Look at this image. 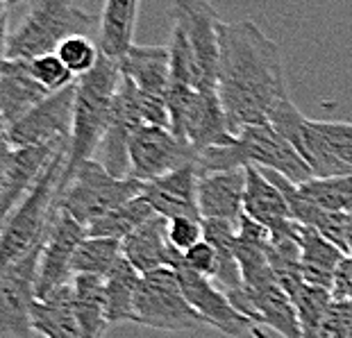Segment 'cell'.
I'll use <instances>...</instances> for the list:
<instances>
[{"mask_svg": "<svg viewBox=\"0 0 352 338\" xmlns=\"http://www.w3.org/2000/svg\"><path fill=\"white\" fill-rule=\"evenodd\" d=\"M216 93L232 134L268 123L277 104L289 100L282 50L254 21L221 23Z\"/></svg>", "mask_w": 352, "mask_h": 338, "instance_id": "obj_1", "label": "cell"}, {"mask_svg": "<svg viewBox=\"0 0 352 338\" xmlns=\"http://www.w3.org/2000/svg\"><path fill=\"white\" fill-rule=\"evenodd\" d=\"M166 225V218L155 216L121 241L123 259L137 273L146 275L157 268H175L182 261V254L168 243Z\"/></svg>", "mask_w": 352, "mask_h": 338, "instance_id": "obj_19", "label": "cell"}, {"mask_svg": "<svg viewBox=\"0 0 352 338\" xmlns=\"http://www.w3.org/2000/svg\"><path fill=\"white\" fill-rule=\"evenodd\" d=\"M41 245L0 277V338H36L32 309L36 302Z\"/></svg>", "mask_w": 352, "mask_h": 338, "instance_id": "obj_12", "label": "cell"}, {"mask_svg": "<svg viewBox=\"0 0 352 338\" xmlns=\"http://www.w3.org/2000/svg\"><path fill=\"white\" fill-rule=\"evenodd\" d=\"M98 21L78 0H32L25 19L10 32L5 59H34L55 52L69 36H91Z\"/></svg>", "mask_w": 352, "mask_h": 338, "instance_id": "obj_5", "label": "cell"}, {"mask_svg": "<svg viewBox=\"0 0 352 338\" xmlns=\"http://www.w3.org/2000/svg\"><path fill=\"white\" fill-rule=\"evenodd\" d=\"M243 214L268 229L271 238L300 236L302 225L291 218L289 202L282 189L264 170L245 168V193H243Z\"/></svg>", "mask_w": 352, "mask_h": 338, "instance_id": "obj_17", "label": "cell"}, {"mask_svg": "<svg viewBox=\"0 0 352 338\" xmlns=\"http://www.w3.org/2000/svg\"><path fill=\"white\" fill-rule=\"evenodd\" d=\"M166 234L168 243L175 247L179 254H184L189 247L200 243L205 238V229H202V218H189V216H179V218H166Z\"/></svg>", "mask_w": 352, "mask_h": 338, "instance_id": "obj_36", "label": "cell"}, {"mask_svg": "<svg viewBox=\"0 0 352 338\" xmlns=\"http://www.w3.org/2000/svg\"><path fill=\"white\" fill-rule=\"evenodd\" d=\"M175 270H177L179 284H182L186 300H189L193 311L200 315L207 327H214L216 332H221L223 336H230V338H245V336L268 338L264 327H259L248 315H243L239 311L236 306L230 302V297L216 286L212 280L196 275L193 270H189L182 264H177Z\"/></svg>", "mask_w": 352, "mask_h": 338, "instance_id": "obj_10", "label": "cell"}, {"mask_svg": "<svg viewBox=\"0 0 352 338\" xmlns=\"http://www.w3.org/2000/svg\"><path fill=\"white\" fill-rule=\"evenodd\" d=\"M166 107L168 130L186 141L196 153L212 146L230 144L234 139L216 91H198L193 87H168Z\"/></svg>", "mask_w": 352, "mask_h": 338, "instance_id": "obj_7", "label": "cell"}, {"mask_svg": "<svg viewBox=\"0 0 352 338\" xmlns=\"http://www.w3.org/2000/svg\"><path fill=\"white\" fill-rule=\"evenodd\" d=\"M66 146H69V139L50 141V144L43 146L14 148L10 166H7L3 182H0V227L5 225L14 209L19 207V202L39 182L43 170L50 166V161Z\"/></svg>", "mask_w": 352, "mask_h": 338, "instance_id": "obj_18", "label": "cell"}, {"mask_svg": "<svg viewBox=\"0 0 352 338\" xmlns=\"http://www.w3.org/2000/svg\"><path fill=\"white\" fill-rule=\"evenodd\" d=\"M141 195L151 202L155 214L164 218H200L198 212V170L196 164L144 182Z\"/></svg>", "mask_w": 352, "mask_h": 338, "instance_id": "obj_20", "label": "cell"}, {"mask_svg": "<svg viewBox=\"0 0 352 338\" xmlns=\"http://www.w3.org/2000/svg\"><path fill=\"white\" fill-rule=\"evenodd\" d=\"M268 123L300 153L314 177L352 175V123L311 121L298 111L291 98L271 111Z\"/></svg>", "mask_w": 352, "mask_h": 338, "instance_id": "obj_2", "label": "cell"}, {"mask_svg": "<svg viewBox=\"0 0 352 338\" xmlns=\"http://www.w3.org/2000/svg\"><path fill=\"white\" fill-rule=\"evenodd\" d=\"M21 3H25V0H7V5H10V7H16Z\"/></svg>", "mask_w": 352, "mask_h": 338, "instance_id": "obj_42", "label": "cell"}, {"mask_svg": "<svg viewBox=\"0 0 352 338\" xmlns=\"http://www.w3.org/2000/svg\"><path fill=\"white\" fill-rule=\"evenodd\" d=\"M118 84H121V69L114 59L104 55L91 73L76 80V111H73V132L62 184L85 161L96 159L100 141L107 132Z\"/></svg>", "mask_w": 352, "mask_h": 338, "instance_id": "obj_3", "label": "cell"}, {"mask_svg": "<svg viewBox=\"0 0 352 338\" xmlns=\"http://www.w3.org/2000/svg\"><path fill=\"white\" fill-rule=\"evenodd\" d=\"M0 130H5V123H3V116H0ZM7 132V130H5Z\"/></svg>", "mask_w": 352, "mask_h": 338, "instance_id": "obj_43", "label": "cell"}, {"mask_svg": "<svg viewBox=\"0 0 352 338\" xmlns=\"http://www.w3.org/2000/svg\"><path fill=\"white\" fill-rule=\"evenodd\" d=\"M55 52L66 64V69L76 75V78L91 73L102 57V50L98 43H96L91 36H85V34L69 36L66 41H62V46H59Z\"/></svg>", "mask_w": 352, "mask_h": 338, "instance_id": "obj_33", "label": "cell"}, {"mask_svg": "<svg viewBox=\"0 0 352 338\" xmlns=\"http://www.w3.org/2000/svg\"><path fill=\"white\" fill-rule=\"evenodd\" d=\"M287 295L291 297V302L296 306L302 338H318L320 322H323L329 304H332V291L300 282L296 289H291Z\"/></svg>", "mask_w": 352, "mask_h": 338, "instance_id": "obj_31", "label": "cell"}, {"mask_svg": "<svg viewBox=\"0 0 352 338\" xmlns=\"http://www.w3.org/2000/svg\"><path fill=\"white\" fill-rule=\"evenodd\" d=\"M7 0H0V62L7 57V41H10V30H7Z\"/></svg>", "mask_w": 352, "mask_h": 338, "instance_id": "obj_40", "label": "cell"}, {"mask_svg": "<svg viewBox=\"0 0 352 338\" xmlns=\"http://www.w3.org/2000/svg\"><path fill=\"white\" fill-rule=\"evenodd\" d=\"M78 3H80V5H82V3H85V0H78Z\"/></svg>", "mask_w": 352, "mask_h": 338, "instance_id": "obj_44", "label": "cell"}, {"mask_svg": "<svg viewBox=\"0 0 352 338\" xmlns=\"http://www.w3.org/2000/svg\"><path fill=\"white\" fill-rule=\"evenodd\" d=\"M66 157H69V146L50 161L39 182L0 227V277L46 241L52 216H55V200L62 186Z\"/></svg>", "mask_w": 352, "mask_h": 338, "instance_id": "obj_4", "label": "cell"}, {"mask_svg": "<svg viewBox=\"0 0 352 338\" xmlns=\"http://www.w3.org/2000/svg\"><path fill=\"white\" fill-rule=\"evenodd\" d=\"M352 295V257H346L341 261L339 270L334 277L332 286V300H343Z\"/></svg>", "mask_w": 352, "mask_h": 338, "instance_id": "obj_38", "label": "cell"}, {"mask_svg": "<svg viewBox=\"0 0 352 338\" xmlns=\"http://www.w3.org/2000/svg\"><path fill=\"white\" fill-rule=\"evenodd\" d=\"M73 286V306L85 338H104L109 329L107 306H104V280L91 275H76Z\"/></svg>", "mask_w": 352, "mask_h": 338, "instance_id": "obj_27", "label": "cell"}, {"mask_svg": "<svg viewBox=\"0 0 352 338\" xmlns=\"http://www.w3.org/2000/svg\"><path fill=\"white\" fill-rule=\"evenodd\" d=\"M141 191L144 182L134 177H116L98 159H89L59 186L55 207L89 229L98 218L137 198Z\"/></svg>", "mask_w": 352, "mask_h": 338, "instance_id": "obj_6", "label": "cell"}, {"mask_svg": "<svg viewBox=\"0 0 352 338\" xmlns=\"http://www.w3.org/2000/svg\"><path fill=\"white\" fill-rule=\"evenodd\" d=\"M12 155H14L12 141H10V137H7V132H5V130H0V182H3L7 166H10Z\"/></svg>", "mask_w": 352, "mask_h": 338, "instance_id": "obj_39", "label": "cell"}, {"mask_svg": "<svg viewBox=\"0 0 352 338\" xmlns=\"http://www.w3.org/2000/svg\"><path fill=\"white\" fill-rule=\"evenodd\" d=\"M245 168L212 172L198 177V212L202 221L239 225L243 216Z\"/></svg>", "mask_w": 352, "mask_h": 338, "instance_id": "obj_21", "label": "cell"}, {"mask_svg": "<svg viewBox=\"0 0 352 338\" xmlns=\"http://www.w3.org/2000/svg\"><path fill=\"white\" fill-rule=\"evenodd\" d=\"M134 313L137 325L160 332H189L205 325L186 300L175 268H157L141 275Z\"/></svg>", "mask_w": 352, "mask_h": 338, "instance_id": "obj_8", "label": "cell"}, {"mask_svg": "<svg viewBox=\"0 0 352 338\" xmlns=\"http://www.w3.org/2000/svg\"><path fill=\"white\" fill-rule=\"evenodd\" d=\"M234 137L245 166L277 172V175L287 177L296 186L314 179V172L307 166L300 153L289 144L284 134L275 130V125H248L243 130H239Z\"/></svg>", "mask_w": 352, "mask_h": 338, "instance_id": "obj_11", "label": "cell"}, {"mask_svg": "<svg viewBox=\"0 0 352 338\" xmlns=\"http://www.w3.org/2000/svg\"><path fill=\"white\" fill-rule=\"evenodd\" d=\"M318 338H352V295L332 300L320 322Z\"/></svg>", "mask_w": 352, "mask_h": 338, "instance_id": "obj_35", "label": "cell"}, {"mask_svg": "<svg viewBox=\"0 0 352 338\" xmlns=\"http://www.w3.org/2000/svg\"><path fill=\"white\" fill-rule=\"evenodd\" d=\"M118 69L125 80L146 98L166 100L170 87V55L164 46H134L118 59Z\"/></svg>", "mask_w": 352, "mask_h": 338, "instance_id": "obj_23", "label": "cell"}, {"mask_svg": "<svg viewBox=\"0 0 352 338\" xmlns=\"http://www.w3.org/2000/svg\"><path fill=\"white\" fill-rule=\"evenodd\" d=\"M121 259V241L104 236H87L73 254V275H91L104 280Z\"/></svg>", "mask_w": 352, "mask_h": 338, "instance_id": "obj_30", "label": "cell"}, {"mask_svg": "<svg viewBox=\"0 0 352 338\" xmlns=\"http://www.w3.org/2000/svg\"><path fill=\"white\" fill-rule=\"evenodd\" d=\"M141 0H104L98 21V46L104 57L118 62L134 46Z\"/></svg>", "mask_w": 352, "mask_h": 338, "instance_id": "obj_24", "label": "cell"}, {"mask_svg": "<svg viewBox=\"0 0 352 338\" xmlns=\"http://www.w3.org/2000/svg\"><path fill=\"white\" fill-rule=\"evenodd\" d=\"M30 71H32L34 80L39 82L41 87H46L50 93L62 91V89L76 84V75H73L66 64L59 59L57 52H48V55L34 57L30 59Z\"/></svg>", "mask_w": 352, "mask_h": 338, "instance_id": "obj_34", "label": "cell"}, {"mask_svg": "<svg viewBox=\"0 0 352 338\" xmlns=\"http://www.w3.org/2000/svg\"><path fill=\"white\" fill-rule=\"evenodd\" d=\"M155 209L144 195L123 202L121 207L111 209L109 214L98 218L91 227H89V236H104V238H116L123 241L127 234H132L134 229H139L141 225L155 218Z\"/></svg>", "mask_w": 352, "mask_h": 338, "instance_id": "obj_29", "label": "cell"}, {"mask_svg": "<svg viewBox=\"0 0 352 338\" xmlns=\"http://www.w3.org/2000/svg\"><path fill=\"white\" fill-rule=\"evenodd\" d=\"M73 111H76V84L50 93L21 121L7 127V137L14 148L43 146L50 141L71 139Z\"/></svg>", "mask_w": 352, "mask_h": 338, "instance_id": "obj_16", "label": "cell"}, {"mask_svg": "<svg viewBox=\"0 0 352 338\" xmlns=\"http://www.w3.org/2000/svg\"><path fill=\"white\" fill-rule=\"evenodd\" d=\"M89 236V229L76 218L55 207L50 229L39 254V275H36V300L50 295L52 291L73 282V254L76 247Z\"/></svg>", "mask_w": 352, "mask_h": 338, "instance_id": "obj_14", "label": "cell"}, {"mask_svg": "<svg viewBox=\"0 0 352 338\" xmlns=\"http://www.w3.org/2000/svg\"><path fill=\"white\" fill-rule=\"evenodd\" d=\"M300 193L314 205L327 209L334 214H350L352 212V175L343 177H314L309 182L298 186Z\"/></svg>", "mask_w": 352, "mask_h": 338, "instance_id": "obj_32", "label": "cell"}, {"mask_svg": "<svg viewBox=\"0 0 352 338\" xmlns=\"http://www.w3.org/2000/svg\"><path fill=\"white\" fill-rule=\"evenodd\" d=\"M32 327L41 338H85L76 318L71 284L36 300L32 309Z\"/></svg>", "mask_w": 352, "mask_h": 338, "instance_id": "obj_25", "label": "cell"}, {"mask_svg": "<svg viewBox=\"0 0 352 338\" xmlns=\"http://www.w3.org/2000/svg\"><path fill=\"white\" fill-rule=\"evenodd\" d=\"M48 95V89L34 80L28 59L0 62V116H3L5 130L21 121L30 109H34Z\"/></svg>", "mask_w": 352, "mask_h": 338, "instance_id": "obj_22", "label": "cell"}, {"mask_svg": "<svg viewBox=\"0 0 352 338\" xmlns=\"http://www.w3.org/2000/svg\"><path fill=\"white\" fill-rule=\"evenodd\" d=\"M196 150L175 137L168 127L141 125L130 141V175L139 182H153L196 161Z\"/></svg>", "mask_w": 352, "mask_h": 338, "instance_id": "obj_13", "label": "cell"}, {"mask_svg": "<svg viewBox=\"0 0 352 338\" xmlns=\"http://www.w3.org/2000/svg\"><path fill=\"white\" fill-rule=\"evenodd\" d=\"M141 282V273H137L125 259L116 264V268L104 277V306H107L109 327L132 322L137 325V313H134V300Z\"/></svg>", "mask_w": 352, "mask_h": 338, "instance_id": "obj_28", "label": "cell"}, {"mask_svg": "<svg viewBox=\"0 0 352 338\" xmlns=\"http://www.w3.org/2000/svg\"><path fill=\"white\" fill-rule=\"evenodd\" d=\"M346 259L339 247L316 229L302 227L300 234V275L307 284L332 291L341 261Z\"/></svg>", "mask_w": 352, "mask_h": 338, "instance_id": "obj_26", "label": "cell"}, {"mask_svg": "<svg viewBox=\"0 0 352 338\" xmlns=\"http://www.w3.org/2000/svg\"><path fill=\"white\" fill-rule=\"evenodd\" d=\"M144 123V114H141L139 93L130 80L121 75V84L114 95V104H111V116L107 132L100 141V148L96 153L104 168L116 177H132L130 175V141L134 132Z\"/></svg>", "mask_w": 352, "mask_h": 338, "instance_id": "obj_15", "label": "cell"}, {"mask_svg": "<svg viewBox=\"0 0 352 338\" xmlns=\"http://www.w3.org/2000/svg\"><path fill=\"white\" fill-rule=\"evenodd\" d=\"M173 25L182 30L196 64V89L216 91L221 59V16L205 0H175Z\"/></svg>", "mask_w": 352, "mask_h": 338, "instance_id": "obj_9", "label": "cell"}, {"mask_svg": "<svg viewBox=\"0 0 352 338\" xmlns=\"http://www.w3.org/2000/svg\"><path fill=\"white\" fill-rule=\"evenodd\" d=\"M179 264L193 270L196 275L207 277V280L214 282L216 270H219V252H216V247L212 243L202 238L200 243L189 247V250L182 254V261H179Z\"/></svg>", "mask_w": 352, "mask_h": 338, "instance_id": "obj_37", "label": "cell"}, {"mask_svg": "<svg viewBox=\"0 0 352 338\" xmlns=\"http://www.w3.org/2000/svg\"><path fill=\"white\" fill-rule=\"evenodd\" d=\"M346 257H352V212L348 214V234H346Z\"/></svg>", "mask_w": 352, "mask_h": 338, "instance_id": "obj_41", "label": "cell"}]
</instances>
